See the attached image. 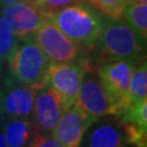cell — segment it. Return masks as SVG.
<instances>
[{
  "label": "cell",
  "instance_id": "cell-11",
  "mask_svg": "<svg viewBox=\"0 0 147 147\" xmlns=\"http://www.w3.org/2000/svg\"><path fill=\"white\" fill-rule=\"evenodd\" d=\"M65 111L58 94L50 86L44 84L36 89L33 120L39 132L53 134L60 117Z\"/></svg>",
  "mask_w": 147,
  "mask_h": 147
},
{
  "label": "cell",
  "instance_id": "cell-10",
  "mask_svg": "<svg viewBox=\"0 0 147 147\" xmlns=\"http://www.w3.org/2000/svg\"><path fill=\"white\" fill-rule=\"evenodd\" d=\"M75 105L97 121L111 113L109 97L106 94L98 78L90 72L88 68L83 75Z\"/></svg>",
  "mask_w": 147,
  "mask_h": 147
},
{
  "label": "cell",
  "instance_id": "cell-19",
  "mask_svg": "<svg viewBox=\"0 0 147 147\" xmlns=\"http://www.w3.org/2000/svg\"><path fill=\"white\" fill-rule=\"evenodd\" d=\"M127 0H94V5L109 19L120 18Z\"/></svg>",
  "mask_w": 147,
  "mask_h": 147
},
{
  "label": "cell",
  "instance_id": "cell-21",
  "mask_svg": "<svg viewBox=\"0 0 147 147\" xmlns=\"http://www.w3.org/2000/svg\"><path fill=\"white\" fill-rule=\"evenodd\" d=\"M30 147H62L58 140L53 134L38 132L34 140L32 141Z\"/></svg>",
  "mask_w": 147,
  "mask_h": 147
},
{
  "label": "cell",
  "instance_id": "cell-8",
  "mask_svg": "<svg viewBox=\"0 0 147 147\" xmlns=\"http://www.w3.org/2000/svg\"><path fill=\"white\" fill-rule=\"evenodd\" d=\"M0 14L9 22L19 39L34 36L46 19L39 5L32 0H21L5 5Z\"/></svg>",
  "mask_w": 147,
  "mask_h": 147
},
{
  "label": "cell",
  "instance_id": "cell-23",
  "mask_svg": "<svg viewBox=\"0 0 147 147\" xmlns=\"http://www.w3.org/2000/svg\"><path fill=\"white\" fill-rule=\"evenodd\" d=\"M18 1H21V0H0V5L2 7H5L7 5H11V3H14Z\"/></svg>",
  "mask_w": 147,
  "mask_h": 147
},
{
  "label": "cell",
  "instance_id": "cell-5",
  "mask_svg": "<svg viewBox=\"0 0 147 147\" xmlns=\"http://www.w3.org/2000/svg\"><path fill=\"white\" fill-rule=\"evenodd\" d=\"M87 68L86 61L82 59L71 62H51L49 65L45 84L58 94L65 110L75 104Z\"/></svg>",
  "mask_w": 147,
  "mask_h": 147
},
{
  "label": "cell",
  "instance_id": "cell-9",
  "mask_svg": "<svg viewBox=\"0 0 147 147\" xmlns=\"http://www.w3.org/2000/svg\"><path fill=\"white\" fill-rule=\"evenodd\" d=\"M97 122L74 104L60 117L53 135L62 147H80L88 129Z\"/></svg>",
  "mask_w": 147,
  "mask_h": 147
},
{
  "label": "cell",
  "instance_id": "cell-6",
  "mask_svg": "<svg viewBox=\"0 0 147 147\" xmlns=\"http://www.w3.org/2000/svg\"><path fill=\"white\" fill-rule=\"evenodd\" d=\"M38 87L18 82L10 74L0 80L1 116L33 120V109Z\"/></svg>",
  "mask_w": 147,
  "mask_h": 147
},
{
  "label": "cell",
  "instance_id": "cell-16",
  "mask_svg": "<svg viewBox=\"0 0 147 147\" xmlns=\"http://www.w3.org/2000/svg\"><path fill=\"white\" fill-rule=\"evenodd\" d=\"M19 42L20 39L16 36L9 22L0 14V57L3 61H8Z\"/></svg>",
  "mask_w": 147,
  "mask_h": 147
},
{
  "label": "cell",
  "instance_id": "cell-26",
  "mask_svg": "<svg viewBox=\"0 0 147 147\" xmlns=\"http://www.w3.org/2000/svg\"><path fill=\"white\" fill-rule=\"evenodd\" d=\"M32 1H34V2H36L37 5H38V3H39V1H40V0H32Z\"/></svg>",
  "mask_w": 147,
  "mask_h": 147
},
{
  "label": "cell",
  "instance_id": "cell-3",
  "mask_svg": "<svg viewBox=\"0 0 147 147\" xmlns=\"http://www.w3.org/2000/svg\"><path fill=\"white\" fill-rule=\"evenodd\" d=\"M7 62L9 74L13 79L36 87L45 84L48 68L51 64L33 36L20 39Z\"/></svg>",
  "mask_w": 147,
  "mask_h": 147
},
{
  "label": "cell",
  "instance_id": "cell-24",
  "mask_svg": "<svg viewBox=\"0 0 147 147\" xmlns=\"http://www.w3.org/2000/svg\"><path fill=\"white\" fill-rule=\"evenodd\" d=\"M3 63H5V61L0 57V80L2 79V76H3Z\"/></svg>",
  "mask_w": 147,
  "mask_h": 147
},
{
  "label": "cell",
  "instance_id": "cell-12",
  "mask_svg": "<svg viewBox=\"0 0 147 147\" xmlns=\"http://www.w3.org/2000/svg\"><path fill=\"white\" fill-rule=\"evenodd\" d=\"M2 131L8 147H30L39 132L34 120L22 118H1Z\"/></svg>",
  "mask_w": 147,
  "mask_h": 147
},
{
  "label": "cell",
  "instance_id": "cell-18",
  "mask_svg": "<svg viewBox=\"0 0 147 147\" xmlns=\"http://www.w3.org/2000/svg\"><path fill=\"white\" fill-rule=\"evenodd\" d=\"M121 127L124 133V141L135 147H147V131L127 121H122Z\"/></svg>",
  "mask_w": 147,
  "mask_h": 147
},
{
  "label": "cell",
  "instance_id": "cell-7",
  "mask_svg": "<svg viewBox=\"0 0 147 147\" xmlns=\"http://www.w3.org/2000/svg\"><path fill=\"white\" fill-rule=\"evenodd\" d=\"M33 37L51 62H71L82 59V47L47 19L42 21Z\"/></svg>",
  "mask_w": 147,
  "mask_h": 147
},
{
  "label": "cell",
  "instance_id": "cell-2",
  "mask_svg": "<svg viewBox=\"0 0 147 147\" xmlns=\"http://www.w3.org/2000/svg\"><path fill=\"white\" fill-rule=\"evenodd\" d=\"M97 44L106 61L131 60L137 62L144 58L145 42L138 37L122 16L117 19L106 16Z\"/></svg>",
  "mask_w": 147,
  "mask_h": 147
},
{
  "label": "cell",
  "instance_id": "cell-27",
  "mask_svg": "<svg viewBox=\"0 0 147 147\" xmlns=\"http://www.w3.org/2000/svg\"><path fill=\"white\" fill-rule=\"evenodd\" d=\"M89 1H90V2H92V3L94 5V0H89Z\"/></svg>",
  "mask_w": 147,
  "mask_h": 147
},
{
  "label": "cell",
  "instance_id": "cell-25",
  "mask_svg": "<svg viewBox=\"0 0 147 147\" xmlns=\"http://www.w3.org/2000/svg\"><path fill=\"white\" fill-rule=\"evenodd\" d=\"M131 2H147V0H127V3Z\"/></svg>",
  "mask_w": 147,
  "mask_h": 147
},
{
  "label": "cell",
  "instance_id": "cell-4",
  "mask_svg": "<svg viewBox=\"0 0 147 147\" xmlns=\"http://www.w3.org/2000/svg\"><path fill=\"white\" fill-rule=\"evenodd\" d=\"M135 64L131 60H111L97 70V78L111 102L110 116L121 118L125 112V94Z\"/></svg>",
  "mask_w": 147,
  "mask_h": 147
},
{
  "label": "cell",
  "instance_id": "cell-1",
  "mask_svg": "<svg viewBox=\"0 0 147 147\" xmlns=\"http://www.w3.org/2000/svg\"><path fill=\"white\" fill-rule=\"evenodd\" d=\"M45 18L81 47H93L97 44L106 19L86 1L67 5Z\"/></svg>",
  "mask_w": 147,
  "mask_h": 147
},
{
  "label": "cell",
  "instance_id": "cell-15",
  "mask_svg": "<svg viewBox=\"0 0 147 147\" xmlns=\"http://www.w3.org/2000/svg\"><path fill=\"white\" fill-rule=\"evenodd\" d=\"M121 16L143 42L147 38V2H131L122 10Z\"/></svg>",
  "mask_w": 147,
  "mask_h": 147
},
{
  "label": "cell",
  "instance_id": "cell-20",
  "mask_svg": "<svg viewBox=\"0 0 147 147\" xmlns=\"http://www.w3.org/2000/svg\"><path fill=\"white\" fill-rule=\"evenodd\" d=\"M81 1H86V0H40L38 5L46 16L49 13H53L59 9H62L67 5H73V3L81 2Z\"/></svg>",
  "mask_w": 147,
  "mask_h": 147
},
{
  "label": "cell",
  "instance_id": "cell-14",
  "mask_svg": "<svg viewBox=\"0 0 147 147\" xmlns=\"http://www.w3.org/2000/svg\"><path fill=\"white\" fill-rule=\"evenodd\" d=\"M144 98H147V63L145 57L137 61L132 71L125 94V111Z\"/></svg>",
  "mask_w": 147,
  "mask_h": 147
},
{
  "label": "cell",
  "instance_id": "cell-22",
  "mask_svg": "<svg viewBox=\"0 0 147 147\" xmlns=\"http://www.w3.org/2000/svg\"><path fill=\"white\" fill-rule=\"evenodd\" d=\"M0 147H8L5 140L3 131H2V121H1V118H0Z\"/></svg>",
  "mask_w": 147,
  "mask_h": 147
},
{
  "label": "cell",
  "instance_id": "cell-17",
  "mask_svg": "<svg viewBox=\"0 0 147 147\" xmlns=\"http://www.w3.org/2000/svg\"><path fill=\"white\" fill-rule=\"evenodd\" d=\"M120 119L121 121L132 122L147 131V98H144L132 105Z\"/></svg>",
  "mask_w": 147,
  "mask_h": 147
},
{
  "label": "cell",
  "instance_id": "cell-13",
  "mask_svg": "<svg viewBox=\"0 0 147 147\" xmlns=\"http://www.w3.org/2000/svg\"><path fill=\"white\" fill-rule=\"evenodd\" d=\"M124 136L122 129L105 122L96 125L89 132L87 147H124Z\"/></svg>",
  "mask_w": 147,
  "mask_h": 147
},
{
  "label": "cell",
  "instance_id": "cell-28",
  "mask_svg": "<svg viewBox=\"0 0 147 147\" xmlns=\"http://www.w3.org/2000/svg\"><path fill=\"white\" fill-rule=\"evenodd\" d=\"M0 116H1V106H0Z\"/></svg>",
  "mask_w": 147,
  "mask_h": 147
}]
</instances>
